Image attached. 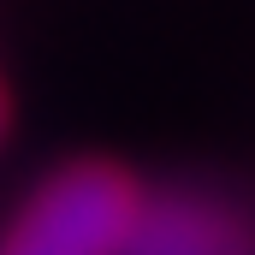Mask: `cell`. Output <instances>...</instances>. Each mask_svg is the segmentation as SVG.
Here are the masks:
<instances>
[{
	"instance_id": "cell-1",
	"label": "cell",
	"mask_w": 255,
	"mask_h": 255,
	"mask_svg": "<svg viewBox=\"0 0 255 255\" xmlns=\"http://www.w3.org/2000/svg\"><path fill=\"white\" fill-rule=\"evenodd\" d=\"M142 196L113 166H65L24 202L0 255H125Z\"/></svg>"
},
{
	"instance_id": "cell-2",
	"label": "cell",
	"mask_w": 255,
	"mask_h": 255,
	"mask_svg": "<svg viewBox=\"0 0 255 255\" xmlns=\"http://www.w3.org/2000/svg\"><path fill=\"white\" fill-rule=\"evenodd\" d=\"M125 255H255V226L220 196L172 190L136 208Z\"/></svg>"
}]
</instances>
